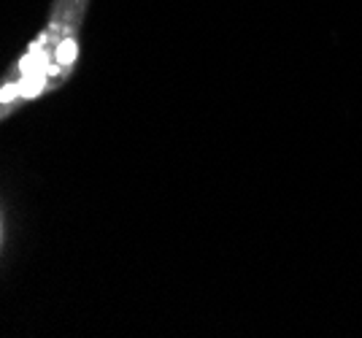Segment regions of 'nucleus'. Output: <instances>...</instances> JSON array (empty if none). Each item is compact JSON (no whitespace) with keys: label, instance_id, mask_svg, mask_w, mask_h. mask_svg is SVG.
<instances>
[{"label":"nucleus","instance_id":"f257e3e1","mask_svg":"<svg viewBox=\"0 0 362 338\" xmlns=\"http://www.w3.org/2000/svg\"><path fill=\"white\" fill-rule=\"evenodd\" d=\"M90 0H54L44 33L35 38L28 54L16 62L0 93V117H11L16 108L30 103L49 90L60 87L74 71L76 38Z\"/></svg>","mask_w":362,"mask_h":338}]
</instances>
